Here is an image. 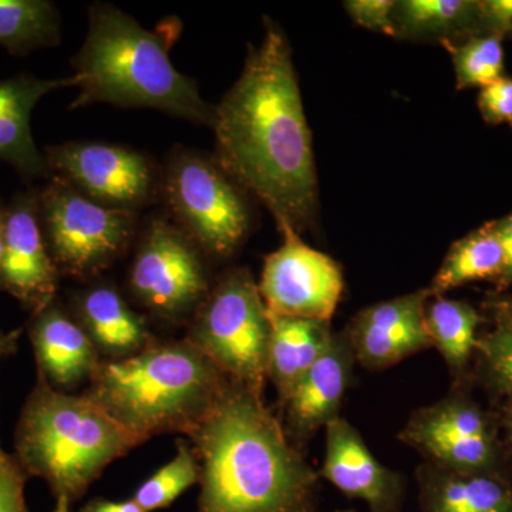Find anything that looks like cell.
Segmentation results:
<instances>
[{
  "mask_svg": "<svg viewBox=\"0 0 512 512\" xmlns=\"http://www.w3.org/2000/svg\"><path fill=\"white\" fill-rule=\"evenodd\" d=\"M217 164L262 202L276 224L308 228L318 210L312 136L303 111L292 50L282 29L265 19V35L249 46L238 82L215 106Z\"/></svg>",
  "mask_w": 512,
  "mask_h": 512,
  "instance_id": "obj_1",
  "label": "cell"
},
{
  "mask_svg": "<svg viewBox=\"0 0 512 512\" xmlns=\"http://www.w3.org/2000/svg\"><path fill=\"white\" fill-rule=\"evenodd\" d=\"M185 436L201 468L197 512H316L320 477L264 396L231 382Z\"/></svg>",
  "mask_w": 512,
  "mask_h": 512,
  "instance_id": "obj_2",
  "label": "cell"
},
{
  "mask_svg": "<svg viewBox=\"0 0 512 512\" xmlns=\"http://www.w3.org/2000/svg\"><path fill=\"white\" fill-rule=\"evenodd\" d=\"M180 32L178 20L148 30L116 6L93 3L86 39L72 62L80 92L70 109L96 103L153 109L212 128L215 107L168 55Z\"/></svg>",
  "mask_w": 512,
  "mask_h": 512,
  "instance_id": "obj_3",
  "label": "cell"
},
{
  "mask_svg": "<svg viewBox=\"0 0 512 512\" xmlns=\"http://www.w3.org/2000/svg\"><path fill=\"white\" fill-rule=\"evenodd\" d=\"M86 396L137 441L194 429L231 380L190 340L154 342L137 355L101 360Z\"/></svg>",
  "mask_w": 512,
  "mask_h": 512,
  "instance_id": "obj_4",
  "label": "cell"
},
{
  "mask_svg": "<svg viewBox=\"0 0 512 512\" xmlns=\"http://www.w3.org/2000/svg\"><path fill=\"white\" fill-rule=\"evenodd\" d=\"M137 446L86 394L60 392L37 372L16 430V460L28 476L49 485L53 512H70L109 464Z\"/></svg>",
  "mask_w": 512,
  "mask_h": 512,
  "instance_id": "obj_5",
  "label": "cell"
},
{
  "mask_svg": "<svg viewBox=\"0 0 512 512\" xmlns=\"http://www.w3.org/2000/svg\"><path fill=\"white\" fill-rule=\"evenodd\" d=\"M271 330L254 276L247 268H232L211 286L185 339L231 382L264 396Z\"/></svg>",
  "mask_w": 512,
  "mask_h": 512,
  "instance_id": "obj_6",
  "label": "cell"
},
{
  "mask_svg": "<svg viewBox=\"0 0 512 512\" xmlns=\"http://www.w3.org/2000/svg\"><path fill=\"white\" fill-rule=\"evenodd\" d=\"M46 245L60 274L89 278L124 254L136 234V212L90 200L62 178L39 190Z\"/></svg>",
  "mask_w": 512,
  "mask_h": 512,
  "instance_id": "obj_7",
  "label": "cell"
},
{
  "mask_svg": "<svg viewBox=\"0 0 512 512\" xmlns=\"http://www.w3.org/2000/svg\"><path fill=\"white\" fill-rule=\"evenodd\" d=\"M161 188L178 227L201 251L225 259L241 247L251 222L247 202L217 161L180 148Z\"/></svg>",
  "mask_w": 512,
  "mask_h": 512,
  "instance_id": "obj_8",
  "label": "cell"
},
{
  "mask_svg": "<svg viewBox=\"0 0 512 512\" xmlns=\"http://www.w3.org/2000/svg\"><path fill=\"white\" fill-rule=\"evenodd\" d=\"M128 285L141 305L165 319L197 311L211 288L201 249L164 218L144 229Z\"/></svg>",
  "mask_w": 512,
  "mask_h": 512,
  "instance_id": "obj_9",
  "label": "cell"
},
{
  "mask_svg": "<svg viewBox=\"0 0 512 512\" xmlns=\"http://www.w3.org/2000/svg\"><path fill=\"white\" fill-rule=\"evenodd\" d=\"M424 463L456 473H497L500 441L491 417L453 392L413 412L399 434Z\"/></svg>",
  "mask_w": 512,
  "mask_h": 512,
  "instance_id": "obj_10",
  "label": "cell"
},
{
  "mask_svg": "<svg viewBox=\"0 0 512 512\" xmlns=\"http://www.w3.org/2000/svg\"><path fill=\"white\" fill-rule=\"evenodd\" d=\"M45 160L50 174L117 210L134 212L150 204L161 187L150 158L116 144L69 141L46 147Z\"/></svg>",
  "mask_w": 512,
  "mask_h": 512,
  "instance_id": "obj_11",
  "label": "cell"
},
{
  "mask_svg": "<svg viewBox=\"0 0 512 512\" xmlns=\"http://www.w3.org/2000/svg\"><path fill=\"white\" fill-rule=\"evenodd\" d=\"M278 227L284 241L266 256L258 284L266 309L281 318L330 322L345 289L342 268L303 242L291 225Z\"/></svg>",
  "mask_w": 512,
  "mask_h": 512,
  "instance_id": "obj_12",
  "label": "cell"
},
{
  "mask_svg": "<svg viewBox=\"0 0 512 512\" xmlns=\"http://www.w3.org/2000/svg\"><path fill=\"white\" fill-rule=\"evenodd\" d=\"M59 278L40 225L39 190L20 191L5 207L0 291L18 299L33 315L55 302Z\"/></svg>",
  "mask_w": 512,
  "mask_h": 512,
  "instance_id": "obj_13",
  "label": "cell"
},
{
  "mask_svg": "<svg viewBox=\"0 0 512 512\" xmlns=\"http://www.w3.org/2000/svg\"><path fill=\"white\" fill-rule=\"evenodd\" d=\"M430 298V289L424 288L357 313L345 329L356 362L380 372L433 348L424 322Z\"/></svg>",
  "mask_w": 512,
  "mask_h": 512,
  "instance_id": "obj_14",
  "label": "cell"
},
{
  "mask_svg": "<svg viewBox=\"0 0 512 512\" xmlns=\"http://www.w3.org/2000/svg\"><path fill=\"white\" fill-rule=\"evenodd\" d=\"M326 453L319 477L350 498L367 504L370 512H400L406 480L384 467L366 446L356 427L342 416L326 426Z\"/></svg>",
  "mask_w": 512,
  "mask_h": 512,
  "instance_id": "obj_15",
  "label": "cell"
},
{
  "mask_svg": "<svg viewBox=\"0 0 512 512\" xmlns=\"http://www.w3.org/2000/svg\"><path fill=\"white\" fill-rule=\"evenodd\" d=\"M356 363L345 330L333 333L329 348L281 406L282 424L296 447L302 450L320 429L340 417Z\"/></svg>",
  "mask_w": 512,
  "mask_h": 512,
  "instance_id": "obj_16",
  "label": "cell"
},
{
  "mask_svg": "<svg viewBox=\"0 0 512 512\" xmlns=\"http://www.w3.org/2000/svg\"><path fill=\"white\" fill-rule=\"evenodd\" d=\"M79 77L39 79L32 74L0 79V161H5L25 180L52 177L45 154L37 150L30 117L46 94L64 87H79Z\"/></svg>",
  "mask_w": 512,
  "mask_h": 512,
  "instance_id": "obj_17",
  "label": "cell"
},
{
  "mask_svg": "<svg viewBox=\"0 0 512 512\" xmlns=\"http://www.w3.org/2000/svg\"><path fill=\"white\" fill-rule=\"evenodd\" d=\"M29 336L37 360V372L55 389H74L92 379L100 365V355L82 325L50 303L33 313Z\"/></svg>",
  "mask_w": 512,
  "mask_h": 512,
  "instance_id": "obj_18",
  "label": "cell"
},
{
  "mask_svg": "<svg viewBox=\"0 0 512 512\" xmlns=\"http://www.w3.org/2000/svg\"><path fill=\"white\" fill-rule=\"evenodd\" d=\"M77 322L82 325L99 355L126 359L156 342L146 319L128 305L114 286L87 289L76 302Z\"/></svg>",
  "mask_w": 512,
  "mask_h": 512,
  "instance_id": "obj_19",
  "label": "cell"
},
{
  "mask_svg": "<svg viewBox=\"0 0 512 512\" xmlns=\"http://www.w3.org/2000/svg\"><path fill=\"white\" fill-rule=\"evenodd\" d=\"M420 512H512V485L498 473H456L421 463Z\"/></svg>",
  "mask_w": 512,
  "mask_h": 512,
  "instance_id": "obj_20",
  "label": "cell"
},
{
  "mask_svg": "<svg viewBox=\"0 0 512 512\" xmlns=\"http://www.w3.org/2000/svg\"><path fill=\"white\" fill-rule=\"evenodd\" d=\"M269 319L268 379L275 384L281 407L329 348L333 332L326 320L281 318L271 313Z\"/></svg>",
  "mask_w": 512,
  "mask_h": 512,
  "instance_id": "obj_21",
  "label": "cell"
},
{
  "mask_svg": "<svg viewBox=\"0 0 512 512\" xmlns=\"http://www.w3.org/2000/svg\"><path fill=\"white\" fill-rule=\"evenodd\" d=\"M503 269L504 249L497 221L487 222L453 244L429 289L433 296H444L470 282H497Z\"/></svg>",
  "mask_w": 512,
  "mask_h": 512,
  "instance_id": "obj_22",
  "label": "cell"
},
{
  "mask_svg": "<svg viewBox=\"0 0 512 512\" xmlns=\"http://www.w3.org/2000/svg\"><path fill=\"white\" fill-rule=\"evenodd\" d=\"M424 322L431 345L439 350L451 376L460 382L477 353L480 313L470 303L431 295L424 309Z\"/></svg>",
  "mask_w": 512,
  "mask_h": 512,
  "instance_id": "obj_23",
  "label": "cell"
},
{
  "mask_svg": "<svg viewBox=\"0 0 512 512\" xmlns=\"http://www.w3.org/2000/svg\"><path fill=\"white\" fill-rule=\"evenodd\" d=\"M393 22L397 36L446 42L478 32V2L471 0H404L396 2Z\"/></svg>",
  "mask_w": 512,
  "mask_h": 512,
  "instance_id": "obj_24",
  "label": "cell"
},
{
  "mask_svg": "<svg viewBox=\"0 0 512 512\" xmlns=\"http://www.w3.org/2000/svg\"><path fill=\"white\" fill-rule=\"evenodd\" d=\"M60 13L47 0H0V46L13 56L60 43Z\"/></svg>",
  "mask_w": 512,
  "mask_h": 512,
  "instance_id": "obj_25",
  "label": "cell"
},
{
  "mask_svg": "<svg viewBox=\"0 0 512 512\" xmlns=\"http://www.w3.org/2000/svg\"><path fill=\"white\" fill-rule=\"evenodd\" d=\"M444 45L450 50L453 59L457 89H484L503 77V37L481 32Z\"/></svg>",
  "mask_w": 512,
  "mask_h": 512,
  "instance_id": "obj_26",
  "label": "cell"
},
{
  "mask_svg": "<svg viewBox=\"0 0 512 512\" xmlns=\"http://www.w3.org/2000/svg\"><path fill=\"white\" fill-rule=\"evenodd\" d=\"M201 468L192 447L178 441L177 456L144 481L134 493L136 501L146 512L171 507L192 485L200 484Z\"/></svg>",
  "mask_w": 512,
  "mask_h": 512,
  "instance_id": "obj_27",
  "label": "cell"
},
{
  "mask_svg": "<svg viewBox=\"0 0 512 512\" xmlns=\"http://www.w3.org/2000/svg\"><path fill=\"white\" fill-rule=\"evenodd\" d=\"M477 355L488 386L512 403V325L497 322L478 340Z\"/></svg>",
  "mask_w": 512,
  "mask_h": 512,
  "instance_id": "obj_28",
  "label": "cell"
},
{
  "mask_svg": "<svg viewBox=\"0 0 512 512\" xmlns=\"http://www.w3.org/2000/svg\"><path fill=\"white\" fill-rule=\"evenodd\" d=\"M28 477L16 457L0 444V512H29L25 498Z\"/></svg>",
  "mask_w": 512,
  "mask_h": 512,
  "instance_id": "obj_29",
  "label": "cell"
},
{
  "mask_svg": "<svg viewBox=\"0 0 512 512\" xmlns=\"http://www.w3.org/2000/svg\"><path fill=\"white\" fill-rule=\"evenodd\" d=\"M393 0H350L345 2L350 18L362 28L397 36L393 22Z\"/></svg>",
  "mask_w": 512,
  "mask_h": 512,
  "instance_id": "obj_30",
  "label": "cell"
},
{
  "mask_svg": "<svg viewBox=\"0 0 512 512\" xmlns=\"http://www.w3.org/2000/svg\"><path fill=\"white\" fill-rule=\"evenodd\" d=\"M478 109L488 124L507 123L512 126V79L503 76L481 89Z\"/></svg>",
  "mask_w": 512,
  "mask_h": 512,
  "instance_id": "obj_31",
  "label": "cell"
},
{
  "mask_svg": "<svg viewBox=\"0 0 512 512\" xmlns=\"http://www.w3.org/2000/svg\"><path fill=\"white\" fill-rule=\"evenodd\" d=\"M478 32L512 35V0L478 2Z\"/></svg>",
  "mask_w": 512,
  "mask_h": 512,
  "instance_id": "obj_32",
  "label": "cell"
},
{
  "mask_svg": "<svg viewBox=\"0 0 512 512\" xmlns=\"http://www.w3.org/2000/svg\"><path fill=\"white\" fill-rule=\"evenodd\" d=\"M498 234L504 249V269L497 284L500 288L512 286V214L497 221Z\"/></svg>",
  "mask_w": 512,
  "mask_h": 512,
  "instance_id": "obj_33",
  "label": "cell"
},
{
  "mask_svg": "<svg viewBox=\"0 0 512 512\" xmlns=\"http://www.w3.org/2000/svg\"><path fill=\"white\" fill-rule=\"evenodd\" d=\"M80 512H146L131 498L127 501H110L104 498H94Z\"/></svg>",
  "mask_w": 512,
  "mask_h": 512,
  "instance_id": "obj_34",
  "label": "cell"
},
{
  "mask_svg": "<svg viewBox=\"0 0 512 512\" xmlns=\"http://www.w3.org/2000/svg\"><path fill=\"white\" fill-rule=\"evenodd\" d=\"M20 330H12V332H3L0 329V360L15 355L18 350V342L20 338Z\"/></svg>",
  "mask_w": 512,
  "mask_h": 512,
  "instance_id": "obj_35",
  "label": "cell"
},
{
  "mask_svg": "<svg viewBox=\"0 0 512 512\" xmlns=\"http://www.w3.org/2000/svg\"><path fill=\"white\" fill-rule=\"evenodd\" d=\"M495 322L510 323L512 325V296L511 298L497 299L491 303Z\"/></svg>",
  "mask_w": 512,
  "mask_h": 512,
  "instance_id": "obj_36",
  "label": "cell"
},
{
  "mask_svg": "<svg viewBox=\"0 0 512 512\" xmlns=\"http://www.w3.org/2000/svg\"><path fill=\"white\" fill-rule=\"evenodd\" d=\"M504 429L505 436H507V444L512 453V403H508L507 410H505Z\"/></svg>",
  "mask_w": 512,
  "mask_h": 512,
  "instance_id": "obj_37",
  "label": "cell"
},
{
  "mask_svg": "<svg viewBox=\"0 0 512 512\" xmlns=\"http://www.w3.org/2000/svg\"><path fill=\"white\" fill-rule=\"evenodd\" d=\"M3 247H5V205L0 201V265H2Z\"/></svg>",
  "mask_w": 512,
  "mask_h": 512,
  "instance_id": "obj_38",
  "label": "cell"
},
{
  "mask_svg": "<svg viewBox=\"0 0 512 512\" xmlns=\"http://www.w3.org/2000/svg\"><path fill=\"white\" fill-rule=\"evenodd\" d=\"M335 512H357L356 510H336Z\"/></svg>",
  "mask_w": 512,
  "mask_h": 512,
  "instance_id": "obj_39",
  "label": "cell"
}]
</instances>
